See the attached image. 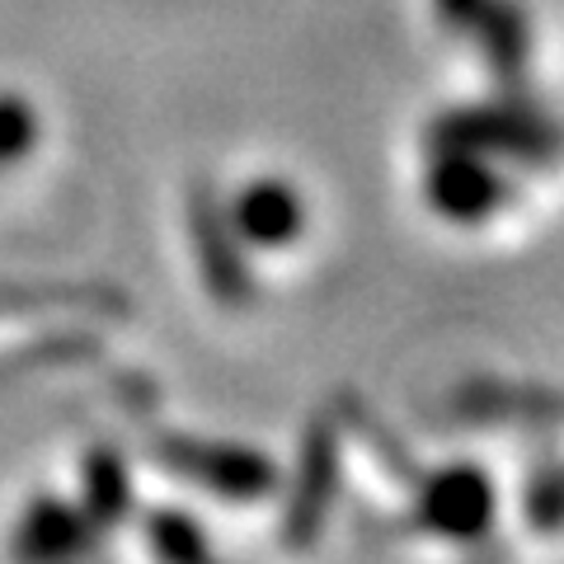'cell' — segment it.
<instances>
[{
  "label": "cell",
  "instance_id": "cell-5",
  "mask_svg": "<svg viewBox=\"0 0 564 564\" xmlns=\"http://www.w3.org/2000/svg\"><path fill=\"white\" fill-rule=\"evenodd\" d=\"M188 231H193V250H198V269L212 302L226 311L250 306L254 278H250V263H245V240L236 236L226 203L207 180H193L188 188Z\"/></svg>",
  "mask_w": 564,
  "mask_h": 564
},
{
  "label": "cell",
  "instance_id": "cell-7",
  "mask_svg": "<svg viewBox=\"0 0 564 564\" xmlns=\"http://www.w3.org/2000/svg\"><path fill=\"white\" fill-rule=\"evenodd\" d=\"M226 217H231L236 236L245 245H259V250H282V245H292L296 236H302L306 203H302V193H296L288 180H250L231 198Z\"/></svg>",
  "mask_w": 564,
  "mask_h": 564
},
{
  "label": "cell",
  "instance_id": "cell-11",
  "mask_svg": "<svg viewBox=\"0 0 564 564\" xmlns=\"http://www.w3.org/2000/svg\"><path fill=\"white\" fill-rule=\"evenodd\" d=\"M141 536L161 560H174V564H198L212 555V545L203 536V522L184 513V508H151L141 518Z\"/></svg>",
  "mask_w": 564,
  "mask_h": 564
},
{
  "label": "cell",
  "instance_id": "cell-12",
  "mask_svg": "<svg viewBox=\"0 0 564 564\" xmlns=\"http://www.w3.org/2000/svg\"><path fill=\"white\" fill-rule=\"evenodd\" d=\"M522 513L536 532H560V518H564V475L555 462H541V470L527 480V494H522Z\"/></svg>",
  "mask_w": 564,
  "mask_h": 564
},
{
  "label": "cell",
  "instance_id": "cell-8",
  "mask_svg": "<svg viewBox=\"0 0 564 564\" xmlns=\"http://www.w3.org/2000/svg\"><path fill=\"white\" fill-rule=\"evenodd\" d=\"M95 536L99 532L85 522L76 503L57 499V494H39V499L24 508L20 527H14L10 551L20 560H66V555L95 551Z\"/></svg>",
  "mask_w": 564,
  "mask_h": 564
},
{
  "label": "cell",
  "instance_id": "cell-9",
  "mask_svg": "<svg viewBox=\"0 0 564 564\" xmlns=\"http://www.w3.org/2000/svg\"><path fill=\"white\" fill-rule=\"evenodd\" d=\"M470 33L480 43V57L489 76L503 85L508 95H522L527 57H532V24L518 0H485L480 14L470 20Z\"/></svg>",
  "mask_w": 564,
  "mask_h": 564
},
{
  "label": "cell",
  "instance_id": "cell-2",
  "mask_svg": "<svg viewBox=\"0 0 564 564\" xmlns=\"http://www.w3.org/2000/svg\"><path fill=\"white\" fill-rule=\"evenodd\" d=\"M151 456L180 480H193L198 489L217 494L231 503H259L282 489V470L269 452L245 447V443H212V437L188 433H161L151 443Z\"/></svg>",
  "mask_w": 564,
  "mask_h": 564
},
{
  "label": "cell",
  "instance_id": "cell-6",
  "mask_svg": "<svg viewBox=\"0 0 564 564\" xmlns=\"http://www.w3.org/2000/svg\"><path fill=\"white\" fill-rule=\"evenodd\" d=\"M423 198L437 217L447 221H485L499 207H508L513 198V184L508 174L489 161V155L475 151H433V165L423 174Z\"/></svg>",
  "mask_w": 564,
  "mask_h": 564
},
{
  "label": "cell",
  "instance_id": "cell-4",
  "mask_svg": "<svg viewBox=\"0 0 564 564\" xmlns=\"http://www.w3.org/2000/svg\"><path fill=\"white\" fill-rule=\"evenodd\" d=\"M414 503H419V527L447 541H475L494 527L499 513V489L494 475L475 462H456L433 475L414 480Z\"/></svg>",
  "mask_w": 564,
  "mask_h": 564
},
{
  "label": "cell",
  "instance_id": "cell-13",
  "mask_svg": "<svg viewBox=\"0 0 564 564\" xmlns=\"http://www.w3.org/2000/svg\"><path fill=\"white\" fill-rule=\"evenodd\" d=\"M344 410H348V423H352V429H358V437H362L367 447H372V456H381V466L391 470L400 485H410V489H414L419 470H414V462H410V456H404V447L395 443L391 433L381 429V423H372V414H367L358 400H348V395H344Z\"/></svg>",
  "mask_w": 564,
  "mask_h": 564
},
{
  "label": "cell",
  "instance_id": "cell-10",
  "mask_svg": "<svg viewBox=\"0 0 564 564\" xmlns=\"http://www.w3.org/2000/svg\"><path fill=\"white\" fill-rule=\"evenodd\" d=\"M80 513L95 532H118L132 518V470L118 447H90L80 462Z\"/></svg>",
  "mask_w": 564,
  "mask_h": 564
},
{
  "label": "cell",
  "instance_id": "cell-14",
  "mask_svg": "<svg viewBox=\"0 0 564 564\" xmlns=\"http://www.w3.org/2000/svg\"><path fill=\"white\" fill-rule=\"evenodd\" d=\"M39 141V118L20 95H0V165L24 161Z\"/></svg>",
  "mask_w": 564,
  "mask_h": 564
},
{
  "label": "cell",
  "instance_id": "cell-3",
  "mask_svg": "<svg viewBox=\"0 0 564 564\" xmlns=\"http://www.w3.org/2000/svg\"><path fill=\"white\" fill-rule=\"evenodd\" d=\"M339 423L334 419H311L302 433V452H296V475L288 494H282V541L288 545H311L339 494Z\"/></svg>",
  "mask_w": 564,
  "mask_h": 564
},
{
  "label": "cell",
  "instance_id": "cell-15",
  "mask_svg": "<svg viewBox=\"0 0 564 564\" xmlns=\"http://www.w3.org/2000/svg\"><path fill=\"white\" fill-rule=\"evenodd\" d=\"M485 0H433V10H437V20H443L447 29H470V20L480 14Z\"/></svg>",
  "mask_w": 564,
  "mask_h": 564
},
{
  "label": "cell",
  "instance_id": "cell-1",
  "mask_svg": "<svg viewBox=\"0 0 564 564\" xmlns=\"http://www.w3.org/2000/svg\"><path fill=\"white\" fill-rule=\"evenodd\" d=\"M429 151H475L489 161H518V165H555L560 132L536 104H527L522 95L485 99V104H462V109H443L429 132Z\"/></svg>",
  "mask_w": 564,
  "mask_h": 564
}]
</instances>
